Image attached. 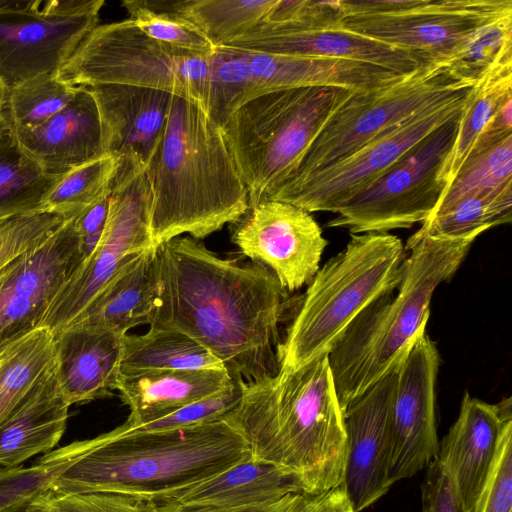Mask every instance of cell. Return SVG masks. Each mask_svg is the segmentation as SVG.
I'll return each instance as SVG.
<instances>
[{
    "label": "cell",
    "instance_id": "1",
    "mask_svg": "<svg viewBox=\"0 0 512 512\" xmlns=\"http://www.w3.org/2000/svg\"><path fill=\"white\" fill-rule=\"evenodd\" d=\"M156 248L158 293L150 327L188 335L240 387L277 375L281 326L293 300L274 272L255 261L220 258L192 237Z\"/></svg>",
    "mask_w": 512,
    "mask_h": 512
},
{
    "label": "cell",
    "instance_id": "2",
    "mask_svg": "<svg viewBox=\"0 0 512 512\" xmlns=\"http://www.w3.org/2000/svg\"><path fill=\"white\" fill-rule=\"evenodd\" d=\"M241 388L239 403L224 420L245 440L253 459L289 471L306 494L342 483L344 412L328 356Z\"/></svg>",
    "mask_w": 512,
    "mask_h": 512
},
{
    "label": "cell",
    "instance_id": "3",
    "mask_svg": "<svg viewBox=\"0 0 512 512\" xmlns=\"http://www.w3.org/2000/svg\"><path fill=\"white\" fill-rule=\"evenodd\" d=\"M146 175L154 247L184 233L203 239L249 207L222 127L199 104L179 96L172 97Z\"/></svg>",
    "mask_w": 512,
    "mask_h": 512
},
{
    "label": "cell",
    "instance_id": "4",
    "mask_svg": "<svg viewBox=\"0 0 512 512\" xmlns=\"http://www.w3.org/2000/svg\"><path fill=\"white\" fill-rule=\"evenodd\" d=\"M95 446L64 472L52 495L113 493L157 506L251 458L224 419L192 426L95 437Z\"/></svg>",
    "mask_w": 512,
    "mask_h": 512
},
{
    "label": "cell",
    "instance_id": "5",
    "mask_svg": "<svg viewBox=\"0 0 512 512\" xmlns=\"http://www.w3.org/2000/svg\"><path fill=\"white\" fill-rule=\"evenodd\" d=\"M476 238L410 237L396 291L370 303L328 354L343 410L380 379L397 372L426 332L434 291L450 281Z\"/></svg>",
    "mask_w": 512,
    "mask_h": 512
},
{
    "label": "cell",
    "instance_id": "6",
    "mask_svg": "<svg viewBox=\"0 0 512 512\" xmlns=\"http://www.w3.org/2000/svg\"><path fill=\"white\" fill-rule=\"evenodd\" d=\"M405 249L389 233L352 234L344 250L314 275L298 302L280 349V371L328 356L352 321L397 288Z\"/></svg>",
    "mask_w": 512,
    "mask_h": 512
},
{
    "label": "cell",
    "instance_id": "7",
    "mask_svg": "<svg viewBox=\"0 0 512 512\" xmlns=\"http://www.w3.org/2000/svg\"><path fill=\"white\" fill-rule=\"evenodd\" d=\"M353 91L340 87L271 91L246 102L228 118L222 130L247 189L249 207L267 199L295 172L328 119Z\"/></svg>",
    "mask_w": 512,
    "mask_h": 512
},
{
    "label": "cell",
    "instance_id": "8",
    "mask_svg": "<svg viewBox=\"0 0 512 512\" xmlns=\"http://www.w3.org/2000/svg\"><path fill=\"white\" fill-rule=\"evenodd\" d=\"M209 74L210 53L163 44L128 18L98 24L57 76L72 86L117 84L162 90L196 102L206 111Z\"/></svg>",
    "mask_w": 512,
    "mask_h": 512
},
{
    "label": "cell",
    "instance_id": "9",
    "mask_svg": "<svg viewBox=\"0 0 512 512\" xmlns=\"http://www.w3.org/2000/svg\"><path fill=\"white\" fill-rule=\"evenodd\" d=\"M474 85L456 78L445 63H429L390 84L353 91L282 185L332 165L421 111L465 95Z\"/></svg>",
    "mask_w": 512,
    "mask_h": 512
},
{
    "label": "cell",
    "instance_id": "10",
    "mask_svg": "<svg viewBox=\"0 0 512 512\" xmlns=\"http://www.w3.org/2000/svg\"><path fill=\"white\" fill-rule=\"evenodd\" d=\"M150 210L146 166L136 159L119 158L110 184L108 214L100 242L67 278L40 326L55 334L76 323L123 263L154 247Z\"/></svg>",
    "mask_w": 512,
    "mask_h": 512
},
{
    "label": "cell",
    "instance_id": "11",
    "mask_svg": "<svg viewBox=\"0 0 512 512\" xmlns=\"http://www.w3.org/2000/svg\"><path fill=\"white\" fill-rule=\"evenodd\" d=\"M340 6L342 28L444 63L474 30L512 11V0H344Z\"/></svg>",
    "mask_w": 512,
    "mask_h": 512
},
{
    "label": "cell",
    "instance_id": "12",
    "mask_svg": "<svg viewBox=\"0 0 512 512\" xmlns=\"http://www.w3.org/2000/svg\"><path fill=\"white\" fill-rule=\"evenodd\" d=\"M461 114L430 133L379 179L342 205L327 226L363 234L422 224L445 189L439 175L453 147Z\"/></svg>",
    "mask_w": 512,
    "mask_h": 512
},
{
    "label": "cell",
    "instance_id": "13",
    "mask_svg": "<svg viewBox=\"0 0 512 512\" xmlns=\"http://www.w3.org/2000/svg\"><path fill=\"white\" fill-rule=\"evenodd\" d=\"M104 0H0V79L9 90L57 74L99 22Z\"/></svg>",
    "mask_w": 512,
    "mask_h": 512
},
{
    "label": "cell",
    "instance_id": "14",
    "mask_svg": "<svg viewBox=\"0 0 512 512\" xmlns=\"http://www.w3.org/2000/svg\"><path fill=\"white\" fill-rule=\"evenodd\" d=\"M471 90L391 127L332 165L297 182L281 185L267 199L290 203L309 213H336L430 133L461 114Z\"/></svg>",
    "mask_w": 512,
    "mask_h": 512
},
{
    "label": "cell",
    "instance_id": "15",
    "mask_svg": "<svg viewBox=\"0 0 512 512\" xmlns=\"http://www.w3.org/2000/svg\"><path fill=\"white\" fill-rule=\"evenodd\" d=\"M78 215L0 269V352L40 326L56 294L81 264Z\"/></svg>",
    "mask_w": 512,
    "mask_h": 512
},
{
    "label": "cell",
    "instance_id": "16",
    "mask_svg": "<svg viewBox=\"0 0 512 512\" xmlns=\"http://www.w3.org/2000/svg\"><path fill=\"white\" fill-rule=\"evenodd\" d=\"M231 240L245 257L272 270L288 292L310 283L328 244L311 213L268 199L231 223Z\"/></svg>",
    "mask_w": 512,
    "mask_h": 512
},
{
    "label": "cell",
    "instance_id": "17",
    "mask_svg": "<svg viewBox=\"0 0 512 512\" xmlns=\"http://www.w3.org/2000/svg\"><path fill=\"white\" fill-rule=\"evenodd\" d=\"M439 365L437 347L425 332L396 372L390 408L392 484L412 477L438 457L435 384Z\"/></svg>",
    "mask_w": 512,
    "mask_h": 512
},
{
    "label": "cell",
    "instance_id": "18",
    "mask_svg": "<svg viewBox=\"0 0 512 512\" xmlns=\"http://www.w3.org/2000/svg\"><path fill=\"white\" fill-rule=\"evenodd\" d=\"M396 372L380 379L344 411L346 457L342 484L355 512L383 497L389 478L390 408Z\"/></svg>",
    "mask_w": 512,
    "mask_h": 512
},
{
    "label": "cell",
    "instance_id": "19",
    "mask_svg": "<svg viewBox=\"0 0 512 512\" xmlns=\"http://www.w3.org/2000/svg\"><path fill=\"white\" fill-rule=\"evenodd\" d=\"M511 397L489 404L465 393L458 417L439 445L438 460L449 473L466 512H475L506 426Z\"/></svg>",
    "mask_w": 512,
    "mask_h": 512
},
{
    "label": "cell",
    "instance_id": "20",
    "mask_svg": "<svg viewBox=\"0 0 512 512\" xmlns=\"http://www.w3.org/2000/svg\"><path fill=\"white\" fill-rule=\"evenodd\" d=\"M224 45L269 54L354 60L402 75L429 64L406 50L348 31L340 23L301 27L261 22Z\"/></svg>",
    "mask_w": 512,
    "mask_h": 512
},
{
    "label": "cell",
    "instance_id": "21",
    "mask_svg": "<svg viewBox=\"0 0 512 512\" xmlns=\"http://www.w3.org/2000/svg\"><path fill=\"white\" fill-rule=\"evenodd\" d=\"M86 87L98 106L104 153L146 166L160 140L173 95L129 85Z\"/></svg>",
    "mask_w": 512,
    "mask_h": 512
},
{
    "label": "cell",
    "instance_id": "22",
    "mask_svg": "<svg viewBox=\"0 0 512 512\" xmlns=\"http://www.w3.org/2000/svg\"><path fill=\"white\" fill-rule=\"evenodd\" d=\"M77 87L74 98L43 124L11 127L22 149L52 177L61 178L105 154L97 103L86 86Z\"/></svg>",
    "mask_w": 512,
    "mask_h": 512
},
{
    "label": "cell",
    "instance_id": "23",
    "mask_svg": "<svg viewBox=\"0 0 512 512\" xmlns=\"http://www.w3.org/2000/svg\"><path fill=\"white\" fill-rule=\"evenodd\" d=\"M124 336L86 322L54 334L57 376L70 406L113 395Z\"/></svg>",
    "mask_w": 512,
    "mask_h": 512
},
{
    "label": "cell",
    "instance_id": "24",
    "mask_svg": "<svg viewBox=\"0 0 512 512\" xmlns=\"http://www.w3.org/2000/svg\"><path fill=\"white\" fill-rule=\"evenodd\" d=\"M235 384L225 370H153L119 374L115 390L130 413L116 427L127 431L207 399Z\"/></svg>",
    "mask_w": 512,
    "mask_h": 512
},
{
    "label": "cell",
    "instance_id": "25",
    "mask_svg": "<svg viewBox=\"0 0 512 512\" xmlns=\"http://www.w3.org/2000/svg\"><path fill=\"white\" fill-rule=\"evenodd\" d=\"M246 51L251 71L264 94L308 87H340L363 91L390 84L404 76L354 60Z\"/></svg>",
    "mask_w": 512,
    "mask_h": 512
},
{
    "label": "cell",
    "instance_id": "26",
    "mask_svg": "<svg viewBox=\"0 0 512 512\" xmlns=\"http://www.w3.org/2000/svg\"><path fill=\"white\" fill-rule=\"evenodd\" d=\"M67 403L57 376V363L0 423V465L19 466L30 457L50 452L63 436Z\"/></svg>",
    "mask_w": 512,
    "mask_h": 512
},
{
    "label": "cell",
    "instance_id": "27",
    "mask_svg": "<svg viewBox=\"0 0 512 512\" xmlns=\"http://www.w3.org/2000/svg\"><path fill=\"white\" fill-rule=\"evenodd\" d=\"M157 293V248L150 247L123 263L76 323L127 334L137 325L150 323Z\"/></svg>",
    "mask_w": 512,
    "mask_h": 512
},
{
    "label": "cell",
    "instance_id": "28",
    "mask_svg": "<svg viewBox=\"0 0 512 512\" xmlns=\"http://www.w3.org/2000/svg\"><path fill=\"white\" fill-rule=\"evenodd\" d=\"M298 492H302V489L292 473L251 457L190 488L168 503L240 507L272 502Z\"/></svg>",
    "mask_w": 512,
    "mask_h": 512
},
{
    "label": "cell",
    "instance_id": "29",
    "mask_svg": "<svg viewBox=\"0 0 512 512\" xmlns=\"http://www.w3.org/2000/svg\"><path fill=\"white\" fill-rule=\"evenodd\" d=\"M189 369L225 370L211 352L182 332L150 327L143 335L125 334L119 374Z\"/></svg>",
    "mask_w": 512,
    "mask_h": 512
},
{
    "label": "cell",
    "instance_id": "30",
    "mask_svg": "<svg viewBox=\"0 0 512 512\" xmlns=\"http://www.w3.org/2000/svg\"><path fill=\"white\" fill-rule=\"evenodd\" d=\"M511 98L512 61L497 65L474 85L461 114L453 147L440 171L445 188L498 111Z\"/></svg>",
    "mask_w": 512,
    "mask_h": 512
},
{
    "label": "cell",
    "instance_id": "31",
    "mask_svg": "<svg viewBox=\"0 0 512 512\" xmlns=\"http://www.w3.org/2000/svg\"><path fill=\"white\" fill-rule=\"evenodd\" d=\"M56 360L54 334L39 326L0 352V423L46 375Z\"/></svg>",
    "mask_w": 512,
    "mask_h": 512
},
{
    "label": "cell",
    "instance_id": "32",
    "mask_svg": "<svg viewBox=\"0 0 512 512\" xmlns=\"http://www.w3.org/2000/svg\"><path fill=\"white\" fill-rule=\"evenodd\" d=\"M59 179L46 174L22 149L11 126L0 135V216L43 209Z\"/></svg>",
    "mask_w": 512,
    "mask_h": 512
},
{
    "label": "cell",
    "instance_id": "33",
    "mask_svg": "<svg viewBox=\"0 0 512 512\" xmlns=\"http://www.w3.org/2000/svg\"><path fill=\"white\" fill-rule=\"evenodd\" d=\"M96 444L95 437L47 452L29 467L0 469V512L27 505L53 494V485Z\"/></svg>",
    "mask_w": 512,
    "mask_h": 512
},
{
    "label": "cell",
    "instance_id": "34",
    "mask_svg": "<svg viewBox=\"0 0 512 512\" xmlns=\"http://www.w3.org/2000/svg\"><path fill=\"white\" fill-rule=\"evenodd\" d=\"M512 220V184L466 197L447 210L429 216L411 237L477 238L484 231Z\"/></svg>",
    "mask_w": 512,
    "mask_h": 512
},
{
    "label": "cell",
    "instance_id": "35",
    "mask_svg": "<svg viewBox=\"0 0 512 512\" xmlns=\"http://www.w3.org/2000/svg\"><path fill=\"white\" fill-rule=\"evenodd\" d=\"M276 0H178L171 13L197 27L214 47L250 31L263 22Z\"/></svg>",
    "mask_w": 512,
    "mask_h": 512
},
{
    "label": "cell",
    "instance_id": "36",
    "mask_svg": "<svg viewBox=\"0 0 512 512\" xmlns=\"http://www.w3.org/2000/svg\"><path fill=\"white\" fill-rule=\"evenodd\" d=\"M264 94L253 75L247 51L221 45L210 53L207 113L220 127L242 105Z\"/></svg>",
    "mask_w": 512,
    "mask_h": 512
},
{
    "label": "cell",
    "instance_id": "37",
    "mask_svg": "<svg viewBox=\"0 0 512 512\" xmlns=\"http://www.w3.org/2000/svg\"><path fill=\"white\" fill-rule=\"evenodd\" d=\"M512 184V134L487 149L470 153L444 189L429 216L439 214L458 201Z\"/></svg>",
    "mask_w": 512,
    "mask_h": 512
},
{
    "label": "cell",
    "instance_id": "38",
    "mask_svg": "<svg viewBox=\"0 0 512 512\" xmlns=\"http://www.w3.org/2000/svg\"><path fill=\"white\" fill-rule=\"evenodd\" d=\"M507 61H512V11L474 30L444 63L459 80L476 84Z\"/></svg>",
    "mask_w": 512,
    "mask_h": 512
},
{
    "label": "cell",
    "instance_id": "39",
    "mask_svg": "<svg viewBox=\"0 0 512 512\" xmlns=\"http://www.w3.org/2000/svg\"><path fill=\"white\" fill-rule=\"evenodd\" d=\"M77 89L57 74L36 76L8 90L3 115L12 128L37 127L62 110Z\"/></svg>",
    "mask_w": 512,
    "mask_h": 512
},
{
    "label": "cell",
    "instance_id": "40",
    "mask_svg": "<svg viewBox=\"0 0 512 512\" xmlns=\"http://www.w3.org/2000/svg\"><path fill=\"white\" fill-rule=\"evenodd\" d=\"M119 165L110 154L78 166L62 176L44 199L42 208L81 212L106 197Z\"/></svg>",
    "mask_w": 512,
    "mask_h": 512
},
{
    "label": "cell",
    "instance_id": "41",
    "mask_svg": "<svg viewBox=\"0 0 512 512\" xmlns=\"http://www.w3.org/2000/svg\"><path fill=\"white\" fill-rule=\"evenodd\" d=\"M80 212L40 209L0 216V269L40 246L65 222Z\"/></svg>",
    "mask_w": 512,
    "mask_h": 512
},
{
    "label": "cell",
    "instance_id": "42",
    "mask_svg": "<svg viewBox=\"0 0 512 512\" xmlns=\"http://www.w3.org/2000/svg\"><path fill=\"white\" fill-rule=\"evenodd\" d=\"M122 5L136 27L154 40L203 54H209L214 49L197 27L178 14L152 10L143 0H125Z\"/></svg>",
    "mask_w": 512,
    "mask_h": 512
},
{
    "label": "cell",
    "instance_id": "43",
    "mask_svg": "<svg viewBox=\"0 0 512 512\" xmlns=\"http://www.w3.org/2000/svg\"><path fill=\"white\" fill-rule=\"evenodd\" d=\"M475 512H512V423L505 428L498 455Z\"/></svg>",
    "mask_w": 512,
    "mask_h": 512
},
{
    "label": "cell",
    "instance_id": "44",
    "mask_svg": "<svg viewBox=\"0 0 512 512\" xmlns=\"http://www.w3.org/2000/svg\"><path fill=\"white\" fill-rule=\"evenodd\" d=\"M49 512H157L154 503L113 493L51 495Z\"/></svg>",
    "mask_w": 512,
    "mask_h": 512
},
{
    "label": "cell",
    "instance_id": "45",
    "mask_svg": "<svg viewBox=\"0 0 512 512\" xmlns=\"http://www.w3.org/2000/svg\"><path fill=\"white\" fill-rule=\"evenodd\" d=\"M420 512H466L452 479L436 458L429 466L421 486Z\"/></svg>",
    "mask_w": 512,
    "mask_h": 512
},
{
    "label": "cell",
    "instance_id": "46",
    "mask_svg": "<svg viewBox=\"0 0 512 512\" xmlns=\"http://www.w3.org/2000/svg\"><path fill=\"white\" fill-rule=\"evenodd\" d=\"M313 497L314 495L298 492L272 502L240 507H205L165 503L157 506V512H308Z\"/></svg>",
    "mask_w": 512,
    "mask_h": 512
},
{
    "label": "cell",
    "instance_id": "47",
    "mask_svg": "<svg viewBox=\"0 0 512 512\" xmlns=\"http://www.w3.org/2000/svg\"><path fill=\"white\" fill-rule=\"evenodd\" d=\"M308 512H355L343 484L314 495Z\"/></svg>",
    "mask_w": 512,
    "mask_h": 512
},
{
    "label": "cell",
    "instance_id": "48",
    "mask_svg": "<svg viewBox=\"0 0 512 512\" xmlns=\"http://www.w3.org/2000/svg\"><path fill=\"white\" fill-rule=\"evenodd\" d=\"M48 499L49 497L4 512H49Z\"/></svg>",
    "mask_w": 512,
    "mask_h": 512
},
{
    "label": "cell",
    "instance_id": "49",
    "mask_svg": "<svg viewBox=\"0 0 512 512\" xmlns=\"http://www.w3.org/2000/svg\"><path fill=\"white\" fill-rule=\"evenodd\" d=\"M7 92H8V89L6 88V86L4 85L2 80L0 79V121L4 118L3 113H4V108H5L6 99H7Z\"/></svg>",
    "mask_w": 512,
    "mask_h": 512
},
{
    "label": "cell",
    "instance_id": "50",
    "mask_svg": "<svg viewBox=\"0 0 512 512\" xmlns=\"http://www.w3.org/2000/svg\"><path fill=\"white\" fill-rule=\"evenodd\" d=\"M10 126L5 117L0 121V135Z\"/></svg>",
    "mask_w": 512,
    "mask_h": 512
}]
</instances>
